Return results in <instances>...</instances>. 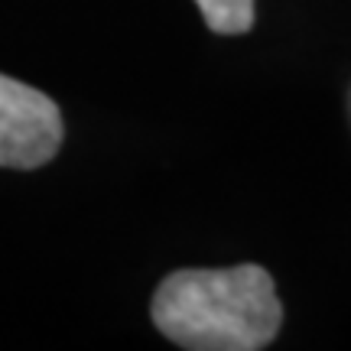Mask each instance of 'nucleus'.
Here are the masks:
<instances>
[{"mask_svg": "<svg viewBox=\"0 0 351 351\" xmlns=\"http://www.w3.org/2000/svg\"><path fill=\"white\" fill-rule=\"evenodd\" d=\"M199 13L205 16L208 29L221 36H241L254 26V0H195Z\"/></svg>", "mask_w": 351, "mask_h": 351, "instance_id": "3", "label": "nucleus"}, {"mask_svg": "<svg viewBox=\"0 0 351 351\" xmlns=\"http://www.w3.org/2000/svg\"><path fill=\"white\" fill-rule=\"evenodd\" d=\"M153 322L189 351H261L283 326L274 276L257 263L176 270L153 296Z\"/></svg>", "mask_w": 351, "mask_h": 351, "instance_id": "1", "label": "nucleus"}, {"mask_svg": "<svg viewBox=\"0 0 351 351\" xmlns=\"http://www.w3.org/2000/svg\"><path fill=\"white\" fill-rule=\"evenodd\" d=\"M62 147V114L49 95L0 75V166L36 169Z\"/></svg>", "mask_w": 351, "mask_h": 351, "instance_id": "2", "label": "nucleus"}]
</instances>
